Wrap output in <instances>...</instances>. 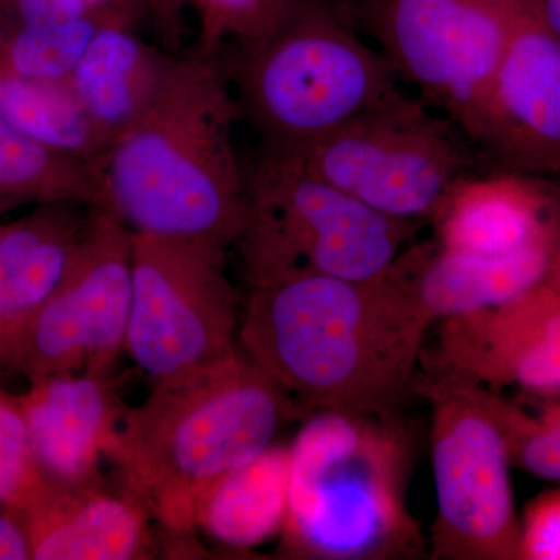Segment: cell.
<instances>
[{"mask_svg": "<svg viewBox=\"0 0 560 560\" xmlns=\"http://www.w3.org/2000/svg\"><path fill=\"white\" fill-rule=\"evenodd\" d=\"M242 352L311 416L396 415L431 320L393 271L348 280L293 271L248 283Z\"/></svg>", "mask_w": 560, "mask_h": 560, "instance_id": "cell-1", "label": "cell"}, {"mask_svg": "<svg viewBox=\"0 0 560 560\" xmlns=\"http://www.w3.org/2000/svg\"><path fill=\"white\" fill-rule=\"evenodd\" d=\"M237 119L223 55H173L153 101L110 143L105 208L132 234L232 248L248 212Z\"/></svg>", "mask_w": 560, "mask_h": 560, "instance_id": "cell-2", "label": "cell"}, {"mask_svg": "<svg viewBox=\"0 0 560 560\" xmlns=\"http://www.w3.org/2000/svg\"><path fill=\"white\" fill-rule=\"evenodd\" d=\"M296 401L238 348L230 359L154 385L125 411L108 459L164 545L194 544L201 500L220 478L270 447L301 416Z\"/></svg>", "mask_w": 560, "mask_h": 560, "instance_id": "cell-3", "label": "cell"}, {"mask_svg": "<svg viewBox=\"0 0 560 560\" xmlns=\"http://www.w3.org/2000/svg\"><path fill=\"white\" fill-rule=\"evenodd\" d=\"M282 550L294 558H412L422 536L405 501L410 441L396 415L318 411L290 445Z\"/></svg>", "mask_w": 560, "mask_h": 560, "instance_id": "cell-4", "label": "cell"}, {"mask_svg": "<svg viewBox=\"0 0 560 560\" xmlns=\"http://www.w3.org/2000/svg\"><path fill=\"white\" fill-rule=\"evenodd\" d=\"M238 119L261 149L300 150L399 86L337 0H298L270 32L223 51Z\"/></svg>", "mask_w": 560, "mask_h": 560, "instance_id": "cell-5", "label": "cell"}, {"mask_svg": "<svg viewBox=\"0 0 560 560\" xmlns=\"http://www.w3.org/2000/svg\"><path fill=\"white\" fill-rule=\"evenodd\" d=\"M246 206L245 228L234 248L248 283L293 271L382 278L416 226L320 179L296 154L261 147L246 176Z\"/></svg>", "mask_w": 560, "mask_h": 560, "instance_id": "cell-6", "label": "cell"}, {"mask_svg": "<svg viewBox=\"0 0 560 560\" xmlns=\"http://www.w3.org/2000/svg\"><path fill=\"white\" fill-rule=\"evenodd\" d=\"M290 153L355 200L411 224L430 220L456 180L490 167L455 120L399 86Z\"/></svg>", "mask_w": 560, "mask_h": 560, "instance_id": "cell-7", "label": "cell"}, {"mask_svg": "<svg viewBox=\"0 0 560 560\" xmlns=\"http://www.w3.org/2000/svg\"><path fill=\"white\" fill-rule=\"evenodd\" d=\"M415 389L429 397L433 408L434 558L518 559L521 521L510 447L485 386L429 372L415 382Z\"/></svg>", "mask_w": 560, "mask_h": 560, "instance_id": "cell-8", "label": "cell"}, {"mask_svg": "<svg viewBox=\"0 0 560 560\" xmlns=\"http://www.w3.org/2000/svg\"><path fill=\"white\" fill-rule=\"evenodd\" d=\"M228 249L132 234L125 352L154 385L179 381L238 350V298Z\"/></svg>", "mask_w": 560, "mask_h": 560, "instance_id": "cell-9", "label": "cell"}, {"mask_svg": "<svg viewBox=\"0 0 560 560\" xmlns=\"http://www.w3.org/2000/svg\"><path fill=\"white\" fill-rule=\"evenodd\" d=\"M345 3V2H342ZM526 0H350L399 80L469 131Z\"/></svg>", "mask_w": 560, "mask_h": 560, "instance_id": "cell-10", "label": "cell"}, {"mask_svg": "<svg viewBox=\"0 0 560 560\" xmlns=\"http://www.w3.org/2000/svg\"><path fill=\"white\" fill-rule=\"evenodd\" d=\"M131 254L132 232L105 206H92L75 267L11 345L0 377L18 375L28 383L70 372L110 377L130 323Z\"/></svg>", "mask_w": 560, "mask_h": 560, "instance_id": "cell-11", "label": "cell"}, {"mask_svg": "<svg viewBox=\"0 0 560 560\" xmlns=\"http://www.w3.org/2000/svg\"><path fill=\"white\" fill-rule=\"evenodd\" d=\"M467 136L499 171L560 180V38L526 0Z\"/></svg>", "mask_w": 560, "mask_h": 560, "instance_id": "cell-12", "label": "cell"}, {"mask_svg": "<svg viewBox=\"0 0 560 560\" xmlns=\"http://www.w3.org/2000/svg\"><path fill=\"white\" fill-rule=\"evenodd\" d=\"M429 372L560 397V294L541 282L500 307L441 319Z\"/></svg>", "mask_w": 560, "mask_h": 560, "instance_id": "cell-13", "label": "cell"}, {"mask_svg": "<svg viewBox=\"0 0 560 560\" xmlns=\"http://www.w3.org/2000/svg\"><path fill=\"white\" fill-rule=\"evenodd\" d=\"M434 242L456 253L508 257L555 248L560 234V184L488 168L464 176L430 217Z\"/></svg>", "mask_w": 560, "mask_h": 560, "instance_id": "cell-14", "label": "cell"}, {"mask_svg": "<svg viewBox=\"0 0 560 560\" xmlns=\"http://www.w3.org/2000/svg\"><path fill=\"white\" fill-rule=\"evenodd\" d=\"M18 399L44 480L58 486L103 480L102 460L108 458L127 411L110 377L91 372L50 375L28 383Z\"/></svg>", "mask_w": 560, "mask_h": 560, "instance_id": "cell-15", "label": "cell"}, {"mask_svg": "<svg viewBox=\"0 0 560 560\" xmlns=\"http://www.w3.org/2000/svg\"><path fill=\"white\" fill-rule=\"evenodd\" d=\"M32 560H139L158 551L156 525L145 508L105 480L83 486L46 481L20 511Z\"/></svg>", "mask_w": 560, "mask_h": 560, "instance_id": "cell-16", "label": "cell"}, {"mask_svg": "<svg viewBox=\"0 0 560 560\" xmlns=\"http://www.w3.org/2000/svg\"><path fill=\"white\" fill-rule=\"evenodd\" d=\"M91 217L90 205L55 201L0 223V363L75 267Z\"/></svg>", "mask_w": 560, "mask_h": 560, "instance_id": "cell-17", "label": "cell"}, {"mask_svg": "<svg viewBox=\"0 0 560 560\" xmlns=\"http://www.w3.org/2000/svg\"><path fill=\"white\" fill-rule=\"evenodd\" d=\"M552 249L485 257L445 249L433 241L401 250L390 271L434 323L500 307L539 285L550 267Z\"/></svg>", "mask_w": 560, "mask_h": 560, "instance_id": "cell-18", "label": "cell"}, {"mask_svg": "<svg viewBox=\"0 0 560 560\" xmlns=\"http://www.w3.org/2000/svg\"><path fill=\"white\" fill-rule=\"evenodd\" d=\"M173 55L128 25L103 24L92 36L65 84L108 150L153 101Z\"/></svg>", "mask_w": 560, "mask_h": 560, "instance_id": "cell-19", "label": "cell"}, {"mask_svg": "<svg viewBox=\"0 0 560 560\" xmlns=\"http://www.w3.org/2000/svg\"><path fill=\"white\" fill-rule=\"evenodd\" d=\"M290 475V445L271 444L208 490L198 508L197 529L231 548L271 539L285 525Z\"/></svg>", "mask_w": 560, "mask_h": 560, "instance_id": "cell-20", "label": "cell"}, {"mask_svg": "<svg viewBox=\"0 0 560 560\" xmlns=\"http://www.w3.org/2000/svg\"><path fill=\"white\" fill-rule=\"evenodd\" d=\"M55 201L105 206V173L0 117V217L21 206Z\"/></svg>", "mask_w": 560, "mask_h": 560, "instance_id": "cell-21", "label": "cell"}, {"mask_svg": "<svg viewBox=\"0 0 560 560\" xmlns=\"http://www.w3.org/2000/svg\"><path fill=\"white\" fill-rule=\"evenodd\" d=\"M0 117L46 145L101 171L105 167L108 147L92 130L65 83L25 79L0 66Z\"/></svg>", "mask_w": 560, "mask_h": 560, "instance_id": "cell-22", "label": "cell"}, {"mask_svg": "<svg viewBox=\"0 0 560 560\" xmlns=\"http://www.w3.org/2000/svg\"><path fill=\"white\" fill-rule=\"evenodd\" d=\"M103 24L110 22L28 27L0 21V66L25 79L65 83Z\"/></svg>", "mask_w": 560, "mask_h": 560, "instance_id": "cell-23", "label": "cell"}, {"mask_svg": "<svg viewBox=\"0 0 560 560\" xmlns=\"http://www.w3.org/2000/svg\"><path fill=\"white\" fill-rule=\"evenodd\" d=\"M486 397L506 438L512 463L560 485V397H539L529 411L501 399L497 390L486 388Z\"/></svg>", "mask_w": 560, "mask_h": 560, "instance_id": "cell-24", "label": "cell"}, {"mask_svg": "<svg viewBox=\"0 0 560 560\" xmlns=\"http://www.w3.org/2000/svg\"><path fill=\"white\" fill-rule=\"evenodd\" d=\"M198 20L195 47L221 54L270 32L298 0H187Z\"/></svg>", "mask_w": 560, "mask_h": 560, "instance_id": "cell-25", "label": "cell"}, {"mask_svg": "<svg viewBox=\"0 0 560 560\" xmlns=\"http://www.w3.org/2000/svg\"><path fill=\"white\" fill-rule=\"evenodd\" d=\"M20 399L0 388V504L21 511L43 488Z\"/></svg>", "mask_w": 560, "mask_h": 560, "instance_id": "cell-26", "label": "cell"}, {"mask_svg": "<svg viewBox=\"0 0 560 560\" xmlns=\"http://www.w3.org/2000/svg\"><path fill=\"white\" fill-rule=\"evenodd\" d=\"M518 559L560 560V486L540 493L526 508Z\"/></svg>", "mask_w": 560, "mask_h": 560, "instance_id": "cell-27", "label": "cell"}, {"mask_svg": "<svg viewBox=\"0 0 560 560\" xmlns=\"http://www.w3.org/2000/svg\"><path fill=\"white\" fill-rule=\"evenodd\" d=\"M145 3L147 13L153 21L162 49L171 54H180L189 2L187 0H145Z\"/></svg>", "mask_w": 560, "mask_h": 560, "instance_id": "cell-28", "label": "cell"}, {"mask_svg": "<svg viewBox=\"0 0 560 560\" xmlns=\"http://www.w3.org/2000/svg\"><path fill=\"white\" fill-rule=\"evenodd\" d=\"M0 560H32L31 540L21 512L0 504Z\"/></svg>", "mask_w": 560, "mask_h": 560, "instance_id": "cell-29", "label": "cell"}, {"mask_svg": "<svg viewBox=\"0 0 560 560\" xmlns=\"http://www.w3.org/2000/svg\"><path fill=\"white\" fill-rule=\"evenodd\" d=\"M84 2L101 11L108 20L128 25L136 31L143 16H149L145 0H84Z\"/></svg>", "mask_w": 560, "mask_h": 560, "instance_id": "cell-30", "label": "cell"}, {"mask_svg": "<svg viewBox=\"0 0 560 560\" xmlns=\"http://www.w3.org/2000/svg\"><path fill=\"white\" fill-rule=\"evenodd\" d=\"M541 20L560 38V0H536Z\"/></svg>", "mask_w": 560, "mask_h": 560, "instance_id": "cell-31", "label": "cell"}, {"mask_svg": "<svg viewBox=\"0 0 560 560\" xmlns=\"http://www.w3.org/2000/svg\"><path fill=\"white\" fill-rule=\"evenodd\" d=\"M544 282L560 294V234L555 249H552L550 267H548Z\"/></svg>", "mask_w": 560, "mask_h": 560, "instance_id": "cell-32", "label": "cell"}]
</instances>
